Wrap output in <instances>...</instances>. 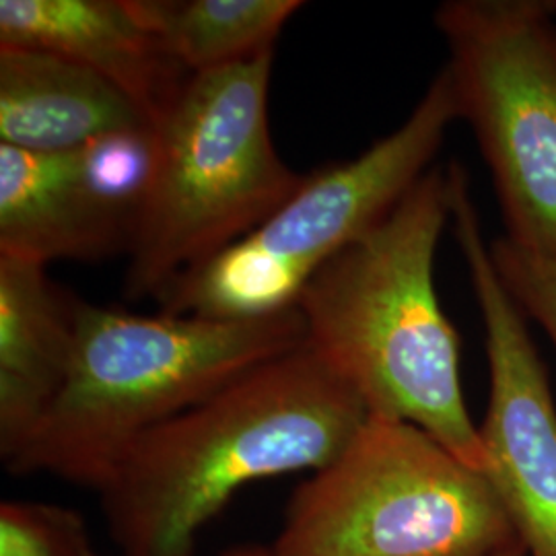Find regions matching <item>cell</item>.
<instances>
[{
	"label": "cell",
	"mask_w": 556,
	"mask_h": 556,
	"mask_svg": "<svg viewBox=\"0 0 556 556\" xmlns=\"http://www.w3.org/2000/svg\"><path fill=\"white\" fill-rule=\"evenodd\" d=\"M369 418L303 344L140 438L101 486L122 556H194L200 530L250 482L332 464Z\"/></svg>",
	"instance_id": "obj_1"
},
{
	"label": "cell",
	"mask_w": 556,
	"mask_h": 556,
	"mask_svg": "<svg viewBox=\"0 0 556 556\" xmlns=\"http://www.w3.org/2000/svg\"><path fill=\"white\" fill-rule=\"evenodd\" d=\"M452 217L447 169L431 167L374 231L326 262L298 301L305 344L367 415L415 425L484 475L459 376V337L433 280Z\"/></svg>",
	"instance_id": "obj_2"
},
{
	"label": "cell",
	"mask_w": 556,
	"mask_h": 556,
	"mask_svg": "<svg viewBox=\"0 0 556 556\" xmlns=\"http://www.w3.org/2000/svg\"><path fill=\"white\" fill-rule=\"evenodd\" d=\"M303 344L298 307L266 318L213 319L80 301L64 386L4 466L11 475L43 472L100 493L149 431Z\"/></svg>",
	"instance_id": "obj_3"
},
{
	"label": "cell",
	"mask_w": 556,
	"mask_h": 556,
	"mask_svg": "<svg viewBox=\"0 0 556 556\" xmlns=\"http://www.w3.org/2000/svg\"><path fill=\"white\" fill-rule=\"evenodd\" d=\"M273 62L275 50L190 75L161 118L157 165L128 252L126 298L160 299L176 278L256 231L305 181L270 137Z\"/></svg>",
	"instance_id": "obj_4"
},
{
	"label": "cell",
	"mask_w": 556,
	"mask_h": 556,
	"mask_svg": "<svg viewBox=\"0 0 556 556\" xmlns=\"http://www.w3.org/2000/svg\"><path fill=\"white\" fill-rule=\"evenodd\" d=\"M270 551L275 556L523 553L486 475L415 425L374 417L332 464L299 484Z\"/></svg>",
	"instance_id": "obj_5"
},
{
	"label": "cell",
	"mask_w": 556,
	"mask_h": 556,
	"mask_svg": "<svg viewBox=\"0 0 556 556\" xmlns=\"http://www.w3.org/2000/svg\"><path fill=\"white\" fill-rule=\"evenodd\" d=\"M459 119L447 68L413 114L355 160L307 174L298 192L256 231L188 270L160 299L174 316L266 318L298 307L319 268L374 231L431 169Z\"/></svg>",
	"instance_id": "obj_6"
},
{
	"label": "cell",
	"mask_w": 556,
	"mask_h": 556,
	"mask_svg": "<svg viewBox=\"0 0 556 556\" xmlns=\"http://www.w3.org/2000/svg\"><path fill=\"white\" fill-rule=\"evenodd\" d=\"M556 0H447L435 25L459 119L497 188L507 236L556 256Z\"/></svg>",
	"instance_id": "obj_7"
},
{
	"label": "cell",
	"mask_w": 556,
	"mask_h": 556,
	"mask_svg": "<svg viewBox=\"0 0 556 556\" xmlns=\"http://www.w3.org/2000/svg\"><path fill=\"white\" fill-rule=\"evenodd\" d=\"M452 225L484 324L489 404L478 425L486 470L526 556H556V406L523 312L482 236L466 169L447 165Z\"/></svg>",
	"instance_id": "obj_8"
},
{
	"label": "cell",
	"mask_w": 556,
	"mask_h": 556,
	"mask_svg": "<svg viewBox=\"0 0 556 556\" xmlns=\"http://www.w3.org/2000/svg\"><path fill=\"white\" fill-rule=\"evenodd\" d=\"M0 46L77 62L139 103L155 124L190 77L142 25L130 0H2Z\"/></svg>",
	"instance_id": "obj_9"
},
{
	"label": "cell",
	"mask_w": 556,
	"mask_h": 556,
	"mask_svg": "<svg viewBox=\"0 0 556 556\" xmlns=\"http://www.w3.org/2000/svg\"><path fill=\"white\" fill-rule=\"evenodd\" d=\"M130 245L132 229L101 199L80 149L34 153L0 142V256L48 266Z\"/></svg>",
	"instance_id": "obj_10"
},
{
	"label": "cell",
	"mask_w": 556,
	"mask_h": 556,
	"mask_svg": "<svg viewBox=\"0 0 556 556\" xmlns=\"http://www.w3.org/2000/svg\"><path fill=\"white\" fill-rule=\"evenodd\" d=\"M80 301L46 266L0 256V456H13L64 386Z\"/></svg>",
	"instance_id": "obj_11"
},
{
	"label": "cell",
	"mask_w": 556,
	"mask_h": 556,
	"mask_svg": "<svg viewBox=\"0 0 556 556\" xmlns=\"http://www.w3.org/2000/svg\"><path fill=\"white\" fill-rule=\"evenodd\" d=\"M157 126L110 80L56 54L0 46V142L64 153Z\"/></svg>",
	"instance_id": "obj_12"
},
{
	"label": "cell",
	"mask_w": 556,
	"mask_h": 556,
	"mask_svg": "<svg viewBox=\"0 0 556 556\" xmlns=\"http://www.w3.org/2000/svg\"><path fill=\"white\" fill-rule=\"evenodd\" d=\"M142 25L188 75L275 50L301 0H130Z\"/></svg>",
	"instance_id": "obj_13"
},
{
	"label": "cell",
	"mask_w": 556,
	"mask_h": 556,
	"mask_svg": "<svg viewBox=\"0 0 556 556\" xmlns=\"http://www.w3.org/2000/svg\"><path fill=\"white\" fill-rule=\"evenodd\" d=\"M0 556L103 555L77 509L41 501H2Z\"/></svg>",
	"instance_id": "obj_14"
},
{
	"label": "cell",
	"mask_w": 556,
	"mask_h": 556,
	"mask_svg": "<svg viewBox=\"0 0 556 556\" xmlns=\"http://www.w3.org/2000/svg\"><path fill=\"white\" fill-rule=\"evenodd\" d=\"M491 256L517 307L536 319L556 349V256L530 252L507 238L491 243Z\"/></svg>",
	"instance_id": "obj_15"
},
{
	"label": "cell",
	"mask_w": 556,
	"mask_h": 556,
	"mask_svg": "<svg viewBox=\"0 0 556 556\" xmlns=\"http://www.w3.org/2000/svg\"><path fill=\"white\" fill-rule=\"evenodd\" d=\"M220 556H275L270 548H264V546H238V548H231L227 553H223ZM501 556H526L523 553H511V555Z\"/></svg>",
	"instance_id": "obj_16"
}]
</instances>
